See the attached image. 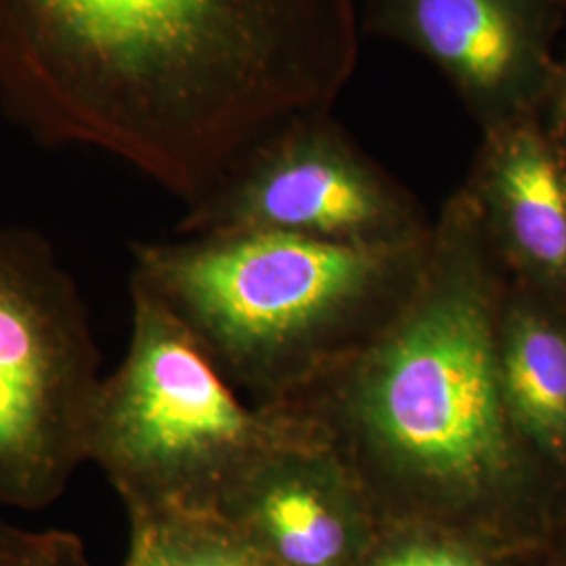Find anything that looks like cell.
Segmentation results:
<instances>
[{"mask_svg": "<svg viewBox=\"0 0 566 566\" xmlns=\"http://www.w3.org/2000/svg\"><path fill=\"white\" fill-rule=\"evenodd\" d=\"M357 63V0H0L4 114L187 208L264 143L327 118Z\"/></svg>", "mask_w": 566, "mask_h": 566, "instance_id": "cell-1", "label": "cell"}, {"mask_svg": "<svg viewBox=\"0 0 566 566\" xmlns=\"http://www.w3.org/2000/svg\"><path fill=\"white\" fill-rule=\"evenodd\" d=\"M504 269L462 185L432 221L403 303L367 343L277 407L324 432L382 521L443 526L516 556L535 462L497 361Z\"/></svg>", "mask_w": 566, "mask_h": 566, "instance_id": "cell-2", "label": "cell"}, {"mask_svg": "<svg viewBox=\"0 0 566 566\" xmlns=\"http://www.w3.org/2000/svg\"><path fill=\"white\" fill-rule=\"evenodd\" d=\"M424 240L319 242L285 233L133 243L130 283L185 325L250 403L277 407L361 348L403 303Z\"/></svg>", "mask_w": 566, "mask_h": 566, "instance_id": "cell-3", "label": "cell"}, {"mask_svg": "<svg viewBox=\"0 0 566 566\" xmlns=\"http://www.w3.org/2000/svg\"><path fill=\"white\" fill-rule=\"evenodd\" d=\"M133 325L120 367L103 376L88 428L126 512H217L243 474L283 447L325 439L287 407L245 403L185 325L130 283Z\"/></svg>", "mask_w": 566, "mask_h": 566, "instance_id": "cell-4", "label": "cell"}, {"mask_svg": "<svg viewBox=\"0 0 566 566\" xmlns=\"http://www.w3.org/2000/svg\"><path fill=\"white\" fill-rule=\"evenodd\" d=\"M99 364L86 304L55 248L0 223V507L53 506L88 462Z\"/></svg>", "mask_w": 566, "mask_h": 566, "instance_id": "cell-5", "label": "cell"}, {"mask_svg": "<svg viewBox=\"0 0 566 566\" xmlns=\"http://www.w3.org/2000/svg\"><path fill=\"white\" fill-rule=\"evenodd\" d=\"M430 229L413 196L329 116L264 143L177 227L179 235L285 233L350 245L420 242Z\"/></svg>", "mask_w": 566, "mask_h": 566, "instance_id": "cell-6", "label": "cell"}, {"mask_svg": "<svg viewBox=\"0 0 566 566\" xmlns=\"http://www.w3.org/2000/svg\"><path fill=\"white\" fill-rule=\"evenodd\" d=\"M217 512L269 566H355L382 525L361 479L327 439L266 455Z\"/></svg>", "mask_w": 566, "mask_h": 566, "instance_id": "cell-7", "label": "cell"}, {"mask_svg": "<svg viewBox=\"0 0 566 566\" xmlns=\"http://www.w3.org/2000/svg\"><path fill=\"white\" fill-rule=\"evenodd\" d=\"M365 30L430 61L483 130L533 114L542 49L531 0H369Z\"/></svg>", "mask_w": 566, "mask_h": 566, "instance_id": "cell-8", "label": "cell"}, {"mask_svg": "<svg viewBox=\"0 0 566 566\" xmlns=\"http://www.w3.org/2000/svg\"><path fill=\"white\" fill-rule=\"evenodd\" d=\"M502 269L566 296V147L526 114L483 130L464 182Z\"/></svg>", "mask_w": 566, "mask_h": 566, "instance_id": "cell-9", "label": "cell"}, {"mask_svg": "<svg viewBox=\"0 0 566 566\" xmlns=\"http://www.w3.org/2000/svg\"><path fill=\"white\" fill-rule=\"evenodd\" d=\"M497 361L507 416L535 462L566 465V319L506 285Z\"/></svg>", "mask_w": 566, "mask_h": 566, "instance_id": "cell-10", "label": "cell"}, {"mask_svg": "<svg viewBox=\"0 0 566 566\" xmlns=\"http://www.w3.org/2000/svg\"><path fill=\"white\" fill-rule=\"evenodd\" d=\"M124 566H269L219 512L133 510Z\"/></svg>", "mask_w": 566, "mask_h": 566, "instance_id": "cell-11", "label": "cell"}, {"mask_svg": "<svg viewBox=\"0 0 566 566\" xmlns=\"http://www.w3.org/2000/svg\"><path fill=\"white\" fill-rule=\"evenodd\" d=\"M510 556L443 526L382 521L355 566H510Z\"/></svg>", "mask_w": 566, "mask_h": 566, "instance_id": "cell-12", "label": "cell"}, {"mask_svg": "<svg viewBox=\"0 0 566 566\" xmlns=\"http://www.w3.org/2000/svg\"><path fill=\"white\" fill-rule=\"evenodd\" d=\"M0 566H93L78 535L70 531H30L0 514Z\"/></svg>", "mask_w": 566, "mask_h": 566, "instance_id": "cell-13", "label": "cell"}, {"mask_svg": "<svg viewBox=\"0 0 566 566\" xmlns=\"http://www.w3.org/2000/svg\"><path fill=\"white\" fill-rule=\"evenodd\" d=\"M560 142L565 143L566 147V91L565 97H563V137H560Z\"/></svg>", "mask_w": 566, "mask_h": 566, "instance_id": "cell-14", "label": "cell"}]
</instances>
